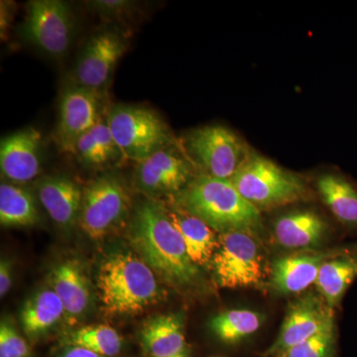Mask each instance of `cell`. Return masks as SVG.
Here are the masks:
<instances>
[{"mask_svg": "<svg viewBox=\"0 0 357 357\" xmlns=\"http://www.w3.org/2000/svg\"><path fill=\"white\" fill-rule=\"evenodd\" d=\"M337 333L335 319L319 333L289 349L281 357H335Z\"/></svg>", "mask_w": 357, "mask_h": 357, "instance_id": "obj_27", "label": "cell"}, {"mask_svg": "<svg viewBox=\"0 0 357 357\" xmlns=\"http://www.w3.org/2000/svg\"><path fill=\"white\" fill-rule=\"evenodd\" d=\"M63 317L65 310L60 298L52 289H45L25 303L21 324L28 335H39L53 328Z\"/></svg>", "mask_w": 357, "mask_h": 357, "instance_id": "obj_23", "label": "cell"}, {"mask_svg": "<svg viewBox=\"0 0 357 357\" xmlns=\"http://www.w3.org/2000/svg\"><path fill=\"white\" fill-rule=\"evenodd\" d=\"M88 6L105 20H126L135 11L136 4L129 0H96Z\"/></svg>", "mask_w": 357, "mask_h": 357, "instance_id": "obj_30", "label": "cell"}, {"mask_svg": "<svg viewBox=\"0 0 357 357\" xmlns=\"http://www.w3.org/2000/svg\"><path fill=\"white\" fill-rule=\"evenodd\" d=\"M29 344L13 325L2 321L0 326V357H29Z\"/></svg>", "mask_w": 357, "mask_h": 357, "instance_id": "obj_28", "label": "cell"}, {"mask_svg": "<svg viewBox=\"0 0 357 357\" xmlns=\"http://www.w3.org/2000/svg\"><path fill=\"white\" fill-rule=\"evenodd\" d=\"M74 20V14L67 2L32 0L26 6L21 37L45 55L62 58L72 46Z\"/></svg>", "mask_w": 357, "mask_h": 357, "instance_id": "obj_7", "label": "cell"}, {"mask_svg": "<svg viewBox=\"0 0 357 357\" xmlns=\"http://www.w3.org/2000/svg\"><path fill=\"white\" fill-rule=\"evenodd\" d=\"M187 146L206 171L204 174L223 180L234 177L249 154L236 134L220 126L192 131L187 138Z\"/></svg>", "mask_w": 357, "mask_h": 357, "instance_id": "obj_9", "label": "cell"}, {"mask_svg": "<svg viewBox=\"0 0 357 357\" xmlns=\"http://www.w3.org/2000/svg\"><path fill=\"white\" fill-rule=\"evenodd\" d=\"M317 188L338 222L357 231V185L340 174L326 173L318 178Z\"/></svg>", "mask_w": 357, "mask_h": 357, "instance_id": "obj_22", "label": "cell"}, {"mask_svg": "<svg viewBox=\"0 0 357 357\" xmlns=\"http://www.w3.org/2000/svg\"><path fill=\"white\" fill-rule=\"evenodd\" d=\"M105 316L138 314L161 299L156 275L133 252H117L102 262L98 276Z\"/></svg>", "mask_w": 357, "mask_h": 357, "instance_id": "obj_3", "label": "cell"}, {"mask_svg": "<svg viewBox=\"0 0 357 357\" xmlns=\"http://www.w3.org/2000/svg\"><path fill=\"white\" fill-rule=\"evenodd\" d=\"M42 136L34 128H26L2 138L0 170L16 184L34 180L41 172Z\"/></svg>", "mask_w": 357, "mask_h": 357, "instance_id": "obj_15", "label": "cell"}, {"mask_svg": "<svg viewBox=\"0 0 357 357\" xmlns=\"http://www.w3.org/2000/svg\"><path fill=\"white\" fill-rule=\"evenodd\" d=\"M176 203L218 234L243 231L258 236L263 229L260 211L239 194L230 180L201 174L177 194Z\"/></svg>", "mask_w": 357, "mask_h": 357, "instance_id": "obj_2", "label": "cell"}, {"mask_svg": "<svg viewBox=\"0 0 357 357\" xmlns=\"http://www.w3.org/2000/svg\"><path fill=\"white\" fill-rule=\"evenodd\" d=\"M66 344L68 347H84L103 357H114L121 354L122 337L112 326H86L70 333Z\"/></svg>", "mask_w": 357, "mask_h": 357, "instance_id": "obj_26", "label": "cell"}, {"mask_svg": "<svg viewBox=\"0 0 357 357\" xmlns=\"http://www.w3.org/2000/svg\"><path fill=\"white\" fill-rule=\"evenodd\" d=\"M264 317L250 310H229L211 319V332L225 344H237L261 328Z\"/></svg>", "mask_w": 357, "mask_h": 357, "instance_id": "obj_25", "label": "cell"}, {"mask_svg": "<svg viewBox=\"0 0 357 357\" xmlns=\"http://www.w3.org/2000/svg\"><path fill=\"white\" fill-rule=\"evenodd\" d=\"M107 117L123 158L136 163L174 143L168 126L153 110L116 105L110 107Z\"/></svg>", "mask_w": 357, "mask_h": 357, "instance_id": "obj_5", "label": "cell"}, {"mask_svg": "<svg viewBox=\"0 0 357 357\" xmlns=\"http://www.w3.org/2000/svg\"><path fill=\"white\" fill-rule=\"evenodd\" d=\"M105 114L102 93L77 84H68L59 102L56 128L59 148L73 153L77 139L91 130Z\"/></svg>", "mask_w": 357, "mask_h": 357, "instance_id": "obj_12", "label": "cell"}, {"mask_svg": "<svg viewBox=\"0 0 357 357\" xmlns=\"http://www.w3.org/2000/svg\"><path fill=\"white\" fill-rule=\"evenodd\" d=\"M128 44L126 37L115 30L96 33L82 49L70 84L102 93L128 50Z\"/></svg>", "mask_w": 357, "mask_h": 357, "instance_id": "obj_10", "label": "cell"}, {"mask_svg": "<svg viewBox=\"0 0 357 357\" xmlns=\"http://www.w3.org/2000/svg\"><path fill=\"white\" fill-rule=\"evenodd\" d=\"M230 181L259 211L295 203L307 194V185L299 176L255 153L248 154Z\"/></svg>", "mask_w": 357, "mask_h": 357, "instance_id": "obj_4", "label": "cell"}, {"mask_svg": "<svg viewBox=\"0 0 357 357\" xmlns=\"http://www.w3.org/2000/svg\"><path fill=\"white\" fill-rule=\"evenodd\" d=\"M39 220L36 201L31 192L18 185H0V222L3 227H29Z\"/></svg>", "mask_w": 357, "mask_h": 357, "instance_id": "obj_24", "label": "cell"}, {"mask_svg": "<svg viewBox=\"0 0 357 357\" xmlns=\"http://www.w3.org/2000/svg\"><path fill=\"white\" fill-rule=\"evenodd\" d=\"M59 357H103L79 347H68Z\"/></svg>", "mask_w": 357, "mask_h": 357, "instance_id": "obj_33", "label": "cell"}, {"mask_svg": "<svg viewBox=\"0 0 357 357\" xmlns=\"http://www.w3.org/2000/svg\"><path fill=\"white\" fill-rule=\"evenodd\" d=\"M342 248L296 252L275 260L270 273V286L280 295L303 292L316 283L321 265L335 257Z\"/></svg>", "mask_w": 357, "mask_h": 357, "instance_id": "obj_14", "label": "cell"}, {"mask_svg": "<svg viewBox=\"0 0 357 357\" xmlns=\"http://www.w3.org/2000/svg\"><path fill=\"white\" fill-rule=\"evenodd\" d=\"M140 342L150 357H171L184 351L187 347L182 314H162L148 321L141 330Z\"/></svg>", "mask_w": 357, "mask_h": 357, "instance_id": "obj_21", "label": "cell"}, {"mask_svg": "<svg viewBox=\"0 0 357 357\" xmlns=\"http://www.w3.org/2000/svg\"><path fill=\"white\" fill-rule=\"evenodd\" d=\"M13 285V266L6 259L0 263V296L3 298L10 290Z\"/></svg>", "mask_w": 357, "mask_h": 357, "instance_id": "obj_32", "label": "cell"}, {"mask_svg": "<svg viewBox=\"0 0 357 357\" xmlns=\"http://www.w3.org/2000/svg\"><path fill=\"white\" fill-rule=\"evenodd\" d=\"M335 319L333 310L323 298L307 294L289 307L280 333L266 351L267 357H281L289 349L319 333Z\"/></svg>", "mask_w": 357, "mask_h": 357, "instance_id": "obj_13", "label": "cell"}, {"mask_svg": "<svg viewBox=\"0 0 357 357\" xmlns=\"http://www.w3.org/2000/svg\"><path fill=\"white\" fill-rule=\"evenodd\" d=\"M51 285L64 306L66 319L74 325L91 302V286L81 263L75 259L58 263L52 270Z\"/></svg>", "mask_w": 357, "mask_h": 357, "instance_id": "obj_17", "label": "cell"}, {"mask_svg": "<svg viewBox=\"0 0 357 357\" xmlns=\"http://www.w3.org/2000/svg\"><path fill=\"white\" fill-rule=\"evenodd\" d=\"M171 357H191V356H190L189 349H185L184 351L181 352V354H177V356Z\"/></svg>", "mask_w": 357, "mask_h": 357, "instance_id": "obj_34", "label": "cell"}, {"mask_svg": "<svg viewBox=\"0 0 357 357\" xmlns=\"http://www.w3.org/2000/svg\"><path fill=\"white\" fill-rule=\"evenodd\" d=\"M194 167L175 143L137 163L136 187L150 196L178 194L194 180Z\"/></svg>", "mask_w": 357, "mask_h": 357, "instance_id": "obj_11", "label": "cell"}, {"mask_svg": "<svg viewBox=\"0 0 357 357\" xmlns=\"http://www.w3.org/2000/svg\"><path fill=\"white\" fill-rule=\"evenodd\" d=\"M130 199L116 177L96 178L83 191L79 225L91 239H100L128 217Z\"/></svg>", "mask_w": 357, "mask_h": 357, "instance_id": "obj_8", "label": "cell"}, {"mask_svg": "<svg viewBox=\"0 0 357 357\" xmlns=\"http://www.w3.org/2000/svg\"><path fill=\"white\" fill-rule=\"evenodd\" d=\"M128 236L136 255L167 283L183 289L198 286L201 269L188 255L165 204L153 199L136 204Z\"/></svg>", "mask_w": 357, "mask_h": 357, "instance_id": "obj_1", "label": "cell"}, {"mask_svg": "<svg viewBox=\"0 0 357 357\" xmlns=\"http://www.w3.org/2000/svg\"><path fill=\"white\" fill-rule=\"evenodd\" d=\"M169 217L184 241L188 255L199 268L211 265L220 245V236L211 227L191 213L175 206L168 208Z\"/></svg>", "mask_w": 357, "mask_h": 357, "instance_id": "obj_19", "label": "cell"}, {"mask_svg": "<svg viewBox=\"0 0 357 357\" xmlns=\"http://www.w3.org/2000/svg\"><path fill=\"white\" fill-rule=\"evenodd\" d=\"M73 153L76 154L77 158L81 160L86 165L102 167L110 163L107 155L103 153L102 150L98 146V142H96L91 130L83 134L77 139Z\"/></svg>", "mask_w": 357, "mask_h": 357, "instance_id": "obj_29", "label": "cell"}, {"mask_svg": "<svg viewBox=\"0 0 357 357\" xmlns=\"http://www.w3.org/2000/svg\"><path fill=\"white\" fill-rule=\"evenodd\" d=\"M40 203L52 220L61 229L69 230L79 223L83 191L66 176H47L39 181Z\"/></svg>", "mask_w": 357, "mask_h": 357, "instance_id": "obj_16", "label": "cell"}, {"mask_svg": "<svg viewBox=\"0 0 357 357\" xmlns=\"http://www.w3.org/2000/svg\"><path fill=\"white\" fill-rule=\"evenodd\" d=\"M15 2L1 0L0 2V36L2 41L8 38L9 30L13 25L14 15H15Z\"/></svg>", "mask_w": 357, "mask_h": 357, "instance_id": "obj_31", "label": "cell"}, {"mask_svg": "<svg viewBox=\"0 0 357 357\" xmlns=\"http://www.w3.org/2000/svg\"><path fill=\"white\" fill-rule=\"evenodd\" d=\"M218 236L220 245L211 263L218 285L229 289L262 285L266 262L257 236L231 231Z\"/></svg>", "mask_w": 357, "mask_h": 357, "instance_id": "obj_6", "label": "cell"}, {"mask_svg": "<svg viewBox=\"0 0 357 357\" xmlns=\"http://www.w3.org/2000/svg\"><path fill=\"white\" fill-rule=\"evenodd\" d=\"M357 278V246L342 251L321 265L316 286L331 309L340 306L344 294Z\"/></svg>", "mask_w": 357, "mask_h": 357, "instance_id": "obj_20", "label": "cell"}, {"mask_svg": "<svg viewBox=\"0 0 357 357\" xmlns=\"http://www.w3.org/2000/svg\"><path fill=\"white\" fill-rule=\"evenodd\" d=\"M328 222L311 211L285 213L277 218L273 227L277 243L289 249L318 248L328 238Z\"/></svg>", "mask_w": 357, "mask_h": 357, "instance_id": "obj_18", "label": "cell"}]
</instances>
